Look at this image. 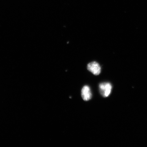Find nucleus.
Returning <instances> with one entry per match:
<instances>
[{
	"mask_svg": "<svg viewBox=\"0 0 147 147\" xmlns=\"http://www.w3.org/2000/svg\"><path fill=\"white\" fill-rule=\"evenodd\" d=\"M82 96L83 100L87 101L92 98V94L90 88L88 86H84L82 90Z\"/></svg>",
	"mask_w": 147,
	"mask_h": 147,
	"instance_id": "obj_3",
	"label": "nucleus"
},
{
	"mask_svg": "<svg viewBox=\"0 0 147 147\" xmlns=\"http://www.w3.org/2000/svg\"><path fill=\"white\" fill-rule=\"evenodd\" d=\"M112 87L109 82H104L99 85V89L101 95L105 97H107L111 93Z\"/></svg>",
	"mask_w": 147,
	"mask_h": 147,
	"instance_id": "obj_1",
	"label": "nucleus"
},
{
	"mask_svg": "<svg viewBox=\"0 0 147 147\" xmlns=\"http://www.w3.org/2000/svg\"><path fill=\"white\" fill-rule=\"evenodd\" d=\"M87 69L94 75H98L101 72V67L97 62L94 61L88 64Z\"/></svg>",
	"mask_w": 147,
	"mask_h": 147,
	"instance_id": "obj_2",
	"label": "nucleus"
}]
</instances>
